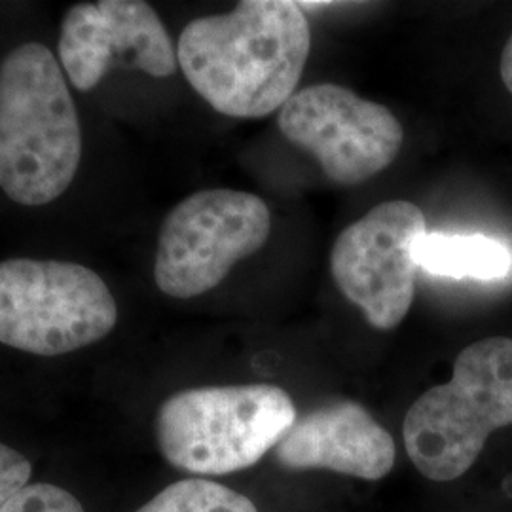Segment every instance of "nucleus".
Returning <instances> with one entry per match:
<instances>
[{
  "label": "nucleus",
  "mask_w": 512,
  "mask_h": 512,
  "mask_svg": "<svg viewBox=\"0 0 512 512\" xmlns=\"http://www.w3.org/2000/svg\"><path fill=\"white\" fill-rule=\"evenodd\" d=\"M0 512H86L76 495L55 484H27L21 492L8 499Z\"/></svg>",
  "instance_id": "nucleus-14"
},
{
  "label": "nucleus",
  "mask_w": 512,
  "mask_h": 512,
  "mask_svg": "<svg viewBox=\"0 0 512 512\" xmlns=\"http://www.w3.org/2000/svg\"><path fill=\"white\" fill-rule=\"evenodd\" d=\"M59 65L78 92H92L109 71L116 55L107 19L97 2L69 8L59 31Z\"/></svg>",
  "instance_id": "nucleus-12"
},
{
  "label": "nucleus",
  "mask_w": 512,
  "mask_h": 512,
  "mask_svg": "<svg viewBox=\"0 0 512 512\" xmlns=\"http://www.w3.org/2000/svg\"><path fill=\"white\" fill-rule=\"evenodd\" d=\"M82 160L78 110L59 59L25 42L0 61V188L25 207L55 202Z\"/></svg>",
  "instance_id": "nucleus-2"
},
{
  "label": "nucleus",
  "mask_w": 512,
  "mask_h": 512,
  "mask_svg": "<svg viewBox=\"0 0 512 512\" xmlns=\"http://www.w3.org/2000/svg\"><path fill=\"white\" fill-rule=\"evenodd\" d=\"M135 512H258L247 495L203 478H186L167 486Z\"/></svg>",
  "instance_id": "nucleus-13"
},
{
  "label": "nucleus",
  "mask_w": 512,
  "mask_h": 512,
  "mask_svg": "<svg viewBox=\"0 0 512 512\" xmlns=\"http://www.w3.org/2000/svg\"><path fill=\"white\" fill-rule=\"evenodd\" d=\"M275 458L291 471L323 469L380 480L395 465V442L365 406L338 401L296 418L275 446Z\"/></svg>",
  "instance_id": "nucleus-9"
},
{
  "label": "nucleus",
  "mask_w": 512,
  "mask_h": 512,
  "mask_svg": "<svg viewBox=\"0 0 512 512\" xmlns=\"http://www.w3.org/2000/svg\"><path fill=\"white\" fill-rule=\"evenodd\" d=\"M499 71H501V80H503L505 88H507L512 95V35L509 37V40H507L505 48H503Z\"/></svg>",
  "instance_id": "nucleus-16"
},
{
  "label": "nucleus",
  "mask_w": 512,
  "mask_h": 512,
  "mask_svg": "<svg viewBox=\"0 0 512 512\" xmlns=\"http://www.w3.org/2000/svg\"><path fill=\"white\" fill-rule=\"evenodd\" d=\"M31 475V461L0 442V507L29 484Z\"/></svg>",
  "instance_id": "nucleus-15"
},
{
  "label": "nucleus",
  "mask_w": 512,
  "mask_h": 512,
  "mask_svg": "<svg viewBox=\"0 0 512 512\" xmlns=\"http://www.w3.org/2000/svg\"><path fill=\"white\" fill-rule=\"evenodd\" d=\"M279 129L306 150L334 183L355 186L382 173L403 147L391 110L338 84H313L283 105Z\"/></svg>",
  "instance_id": "nucleus-7"
},
{
  "label": "nucleus",
  "mask_w": 512,
  "mask_h": 512,
  "mask_svg": "<svg viewBox=\"0 0 512 512\" xmlns=\"http://www.w3.org/2000/svg\"><path fill=\"white\" fill-rule=\"evenodd\" d=\"M289 393L277 385L184 389L156 414V440L169 465L192 475L249 469L283 440L296 421Z\"/></svg>",
  "instance_id": "nucleus-4"
},
{
  "label": "nucleus",
  "mask_w": 512,
  "mask_h": 512,
  "mask_svg": "<svg viewBox=\"0 0 512 512\" xmlns=\"http://www.w3.org/2000/svg\"><path fill=\"white\" fill-rule=\"evenodd\" d=\"M512 425V338L463 349L452 380L425 391L406 412L404 448L421 475L450 482L465 475L488 437Z\"/></svg>",
  "instance_id": "nucleus-3"
},
{
  "label": "nucleus",
  "mask_w": 512,
  "mask_h": 512,
  "mask_svg": "<svg viewBox=\"0 0 512 512\" xmlns=\"http://www.w3.org/2000/svg\"><path fill=\"white\" fill-rule=\"evenodd\" d=\"M270 232V209L255 194L200 190L177 203L162 222L154 258L156 287L181 300L209 293L239 260L258 253Z\"/></svg>",
  "instance_id": "nucleus-6"
},
{
  "label": "nucleus",
  "mask_w": 512,
  "mask_h": 512,
  "mask_svg": "<svg viewBox=\"0 0 512 512\" xmlns=\"http://www.w3.org/2000/svg\"><path fill=\"white\" fill-rule=\"evenodd\" d=\"M116 54L131 55L133 65L154 78H167L179 67L177 50L156 10L143 0H101Z\"/></svg>",
  "instance_id": "nucleus-10"
},
{
  "label": "nucleus",
  "mask_w": 512,
  "mask_h": 512,
  "mask_svg": "<svg viewBox=\"0 0 512 512\" xmlns=\"http://www.w3.org/2000/svg\"><path fill=\"white\" fill-rule=\"evenodd\" d=\"M116 323V300L92 268L35 258L0 262V344L57 357L103 340Z\"/></svg>",
  "instance_id": "nucleus-5"
},
{
  "label": "nucleus",
  "mask_w": 512,
  "mask_h": 512,
  "mask_svg": "<svg viewBox=\"0 0 512 512\" xmlns=\"http://www.w3.org/2000/svg\"><path fill=\"white\" fill-rule=\"evenodd\" d=\"M311 48L310 23L291 0H243L190 21L177 44L188 84L232 118H264L294 95Z\"/></svg>",
  "instance_id": "nucleus-1"
},
{
  "label": "nucleus",
  "mask_w": 512,
  "mask_h": 512,
  "mask_svg": "<svg viewBox=\"0 0 512 512\" xmlns=\"http://www.w3.org/2000/svg\"><path fill=\"white\" fill-rule=\"evenodd\" d=\"M425 232L420 207L393 200L370 209L334 241V283L361 308L370 327L395 329L412 308L418 270L414 245Z\"/></svg>",
  "instance_id": "nucleus-8"
},
{
  "label": "nucleus",
  "mask_w": 512,
  "mask_h": 512,
  "mask_svg": "<svg viewBox=\"0 0 512 512\" xmlns=\"http://www.w3.org/2000/svg\"><path fill=\"white\" fill-rule=\"evenodd\" d=\"M418 268L454 279H501L512 270L511 249L482 234H423L414 245Z\"/></svg>",
  "instance_id": "nucleus-11"
}]
</instances>
